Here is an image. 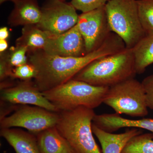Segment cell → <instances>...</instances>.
<instances>
[{
    "mask_svg": "<svg viewBox=\"0 0 153 153\" xmlns=\"http://www.w3.org/2000/svg\"><path fill=\"white\" fill-rule=\"evenodd\" d=\"M68 153H78L77 152H76V151H75L74 150V149H73V148H72V149L70 150V152H68Z\"/></svg>",
    "mask_w": 153,
    "mask_h": 153,
    "instance_id": "cell-29",
    "label": "cell"
},
{
    "mask_svg": "<svg viewBox=\"0 0 153 153\" xmlns=\"http://www.w3.org/2000/svg\"><path fill=\"white\" fill-rule=\"evenodd\" d=\"M108 88L72 79L42 93L60 112L79 106L94 109L103 103Z\"/></svg>",
    "mask_w": 153,
    "mask_h": 153,
    "instance_id": "cell-4",
    "label": "cell"
},
{
    "mask_svg": "<svg viewBox=\"0 0 153 153\" xmlns=\"http://www.w3.org/2000/svg\"><path fill=\"white\" fill-rule=\"evenodd\" d=\"M59 112H53L38 106L24 105L16 108L10 115L0 120L1 129L23 128L36 134L55 126Z\"/></svg>",
    "mask_w": 153,
    "mask_h": 153,
    "instance_id": "cell-7",
    "label": "cell"
},
{
    "mask_svg": "<svg viewBox=\"0 0 153 153\" xmlns=\"http://www.w3.org/2000/svg\"><path fill=\"white\" fill-rule=\"evenodd\" d=\"M141 82L146 93L148 108L153 110V72L145 77Z\"/></svg>",
    "mask_w": 153,
    "mask_h": 153,
    "instance_id": "cell-24",
    "label": "cell"
},
{
    "mask_svg": "<svg viewBox=\"0 0 153 153\" xmlns=\"http://www.w3.org/2000/svg\"><path fill=\"white\" fill-rule=\"evenodd\" d=\"M36 68L31 63H28L22 66L15 67L13 70L12 78H19L23 80H30L36 75Z\"/></svg>",
    "mask_w": 153,
    "mask_h": 153,
    "instance_id": "cell-23",
    "label": "cell"
},
{
    "mask_svg": "<svg viewBox=\"0 0 153 153\" xmlns=\"http://www.w3.org/2000/svg\"><path fill=\"white\" fill-rule=\"evenodd\" d=\"M103 103L119 115L144 117L149 113L144 89L134 78L109 87Z\"/></svg>",
    "mask_w": 153,
    "mask_h": 153,
    "instance_id": "cell-6",
    "label": "cell"
},
{
    "mask_svg": "<svg viewBox=\"0 0 153 153\" xmlns=\"http://www.w3.org/2000/svg\"><path fill=\"white\" fill-rule=\"evenodd\" d=\"M14 8L8 18L11 27L38 25L42 16L37 0H14Z\"/></svg>",
    "mask_w": 153,
    "mask_h": 153,
    "instance_id": "cell-13",
    "label": "cell"
},
{
    "mask_svg": "<svg viewBox=\"0 0 153 153\" xmlns=\"http://www.w3.org/2000/svg\"><path fill=\"white\" fill-rule=\"evenodd\" d=\"M41 8L42 16L37 26L51 35L63 34L77 24L76 10L64 0H46Z\"/></svg>",
    "mask_w": 153,
    "mask_h": 153,
    "instance_id": "cell-8",
    "label": "cell"
},
{
    "mask_svg": "<svg viewBox=\"0 0 153 153\" xmlns=\"http://www.w3.org/2000/svg\"><path fill=\"white\" fill-rule=\"evenodd\" d=\"M43 50L63 57H80L87 54L84 39L76 25L63 34L51 35Z\"/></svg>",
    "mask_w": 153,
    "mask_h": 153,
    "instance_id": "cell-11",
    "label": "cell"
},
{
    "mask_svg": "<svg viewBox=\"0 0 153 153\" xmlns=\"http://www.w3.org/2000/svg\"><path fill=\"white\" fill-rule=\"evenodd\" d=\"M76 25L84 39L87 53L100 47L112 33L105 6L79 15Z\"/></svg>",
    "mask_w": 153,
    "mask_h": 153,
    "instance_id": "cell-9",
    "label": "cell"
},
{
    "mask_svg": "<svg viewBox=\"0 0 153 153\" xmlns=\"http://www.w3.org/2000/svg\"><path fill=\"white\" fill-rule=\"evenodd\" d=\"M125 48L123 40L111 33L100 47L83 56L63 57L37 49L28 51V61L35 66L37 71L34 83L43 92L73 79L80 70L94 60L112 55Z\"/></svg>",
    "mask_w": 153,
    "mask_h": 153,
    "instance_id": "cell-1",
    "label": "cell"
},
{
    "mask_svg": "<svg viewBox=\"0 0 153 153\" xmlns=\"http://www.w3.org/2000/svg\"><path fill=\"white\" fill-rule=\"evenodd\" d=\"M9 37V30L7 27L0 29V40H7Z\"/></svg>",
    "mask_w": 153,
    "mask_h": 153,
    "instance_id": "cell-26",
    "label": "cell"
},
{
    "mask_svg": "<svg viewBox=\"0 0 153 153\" xmlns=\"http://www.w3.org/2000/svg\"><path fill=\"white\" fill-rule=\"evenodd\" d=\"M1 100L12 104L30 105L59 112L30 79L23 80L16 85L1 90Z\"/></svg>",
    "mask_w": 153,
    "mask_h": 153,
    "instance_id": "cell-10",
    "label": "cell"
},
{
    "mask_svg": "<svg viewBox=\"0 0 153 153\" xmlns=\"http://www.w3.org/2000/svg\"><path fill=\"white\" fill-rule=\"evenodd\" d=\"M141 24L146 35H153V0H137Z\"/></svg>",
    "mask_w": 153,
    "mask_h": 153,
    "instance_id": "cell-20",
    "label": "cell"
},
{
    "mask_svg": "<svg viewBox=\"0 0 153 153\" xmlns=\"http://www.w3.org/2000/svg\"><path fill=\"white\" fill-rule=\"evenodd\" d=\"M51 34L41 30L36 25L24 26L21 36L16 41V45L25 46L30 50H44Z\"/></svg>",
    "mask_w": 153,
    "mask_h": 153,
    "instance_id": "cell-17",
    "label": "cell"
},
{
    "mask_svg": "<svg viewBox=\"0 0 153 153\" xmlns=\"http://www.w3.org/2000/svg\"><path fill=\"white\" fill-rule=\"evenodd\" d=\"M136 74L132 49L126 47L89 63L73 79L95 86L109 87L134 78Z\"/></svg>",
    "mask_w": 153,
    "mask_h": 153,
    "instance_id": "cell-2",
    "label": "cell"
},
{
    "mask_svg": "<svg viewBox=\"0 0 153 153\" xmlns=\"http://www.w3.org/2000/svg\"><path fill=\"white\" fill-rule=\"evenodd\" d=\"M121 153H153V134L142 133L132 138Z\"/></svg>",
    "mask_w": 153,
    "mask_h": 153,
    "instance_id": "cell-19",
    "label": "cell"
},
{
    "mask_svg": "<svg viewBox=\"0 0 153 153\" xmlns=\"http://www.w3.org/2000/svg\"><path fill=\"white\" fill-rule=\"evenodd\" d=\"M57 130L78 153H102L94 137L92 125L94 109L79 106L59 112Z\"/></svg>",
    "mask_w": 153,
    "mask_h": 153,
    "instance_id": "cell-3",
    "label": "cell"
},
{
    "mask_svg": "<svg viewBox=\"0 0 153 153\" xmlns=\"http://www.w3.org/2000/svg\"><path fill=\"white\" fill-rule=\"evenodd\" d=\"M0 59V79L1 82L9 77L12 78L13 68L9 63L7 53H1Z\"/></svg>",
    "mask_w": 153,
    "mask_h": 153,
    "instance_id": "cell-25",
    "label": "cell"
},
{
    "mask_svg": "<svg viewBox=\"0 0 153 153\" xmlns=\"http://www.w3.org/2000/svg\"><path fill=\"white\" fill-rule=\"evenodd\" d=\"M112 33L132 49L146 36L140 22L137 0H109L105 6Z\"/></svg>",
    "mask_w": 153,
    "mask_h": 153,
    "instance_id": "cell-5",
    "label": "cell"
},
{
    "mask_svg": "<svg viewBox=\"0 0 153 153\" xmlns=\"http://www.w3.org/2000/svg\"><path fill=\"white\" fill-rule=\"evenodd\" d=\"M28 49L27 47L16 45L7 53V58L10 65L13 68L22 66L28 63Z\"/></svg>",
    "mask_w": 153,
    "mask_h": 153,
    "instance_id": "cell-21",
    "label": "cell"
},
{
    "mask_svg": "<svg viewBox=\"0 0 153 153\" xmlns=\"http://www.w3.org/2000/svg\"><path fill=\"white\" fill-rule=\"evenodd\" d=\"M8 47V44L7 40H0V52L2 53L5 52Z\"/></svg>",
    "mask_w": 153,
    "mask_h": 153,
    "instance_id": "cell-27",
    "label": "cell"
},
{
    "mask_svg": "<svg viewBox=\"0 0 153 153\" xmlns=\"http://www.w3.org/2000/svg\"><path fill=\"white\" fill-rule=\"evenodd\" d=\"M35 135L41 153H68L72 149L55 126Z\"/></svg>",
    "mask_w": 153,
    "mask_h": 153,
    "instance_id": "cell-16",
    "label": "cell"
},
{
    "mask_svg": "<svg viewBox=\"0 0 153 153\" xmlns=\"http://www.w3.org/2000/svg\"><path fill=\"white\" fill-rule=\"evenodd\" d=\"M132 50L137 74H142L153 63V35L145 36Z\"/></svg>",
    "mask_w": 153,
    "mask_h": 153,
    "instance_id": "cell-18",
    "label": "cell"
},
{
    "mask_svg": "<svg viewBox=\"0 0 153 153\" xmlns=\"http://www.w3.org/2000/svg\"><path fill=\"white\" fill-rule=\"evenodd\" d=\"M109 0H71L70 4L82 13L93 10L105 6Z\"/></svg>",
    "mask_w": 153,
    "mask_h": 153,
    "instance_id": "cell-22",
    "label": "cell"
},
{
    "mask_svg": "<svg viewBox=\"0 0 153 153\" xmlns=\"http://www.w3.org/2000/svg\"><path fill=\"white\" fill-rule=\"evenodd\" d=\"M0 135L16 153H41L36 136L19 129L1 128Z\"/></svg>",
    "mask_w": 153,
    "mask_h": 153,
    "instance_id": "cell-15",
    "label": "cell"
},
{
    "mask_svg": "<svg viewBox=\"0 0 153 153\" xmlns=\"http://www.w3.org/2000/svg\"><path fill=\"white\" fill-rule=\"evenodd\" d=\"M93 123L108 132L112 133L120 128L127 127L144 129L153 134V119H128L122 117L116 113L103 114H96L94 118Z\"/></svg>",
    "mask_w": 153,
    "mask_h": 153,
    "instance_id": "cell-12",
    "label": "cell"
},
{
    "mask_svg": "<svg viewBox=\"0 0 153 153\" xmlns=\"http://www.w3.org/2000/svg\"><path fill=\"white\" fill-rule=\"evenodd\" d=\"M64 1H65V0H64Z\"/></svg>",
    "mask_w": 153,
    "mask_h": 153,
    "instance_id": "cell-30",
    "label": "cell"
},
{
    "mask_svg": "<svg viewBox=\"0 0 153 153\" xmlns=\"http://www.w3.org/2000/svg\"><path fill=\"white\" fill-rule=\"evenodd\" d=\"M14 0H0V4H2L5 2L7 1H11L13 2Z\"/></svg>",
    "mask_w": 153,
    "mask_h": 153,
    "instance_id": "cell-28",
    "label": "cell"
},
{
    "mask_svg": "<svg viewBox=\"0 0 153 153\" xmlns=\"http://www.w3.org/2000/svg\"><path fill=\"white\" fill-rule=\"evenodd\" d=\"M92 131L101 146L102 153H121L122 151L132 138L142 134L140 129L132 128L122 133L108 132L92 123Z\"/></svg>",
    "mask_w": 153,
    "mask_h": 153,
    "instance_id": "cell-14",
    "label": "cell"
}]
</instances>
